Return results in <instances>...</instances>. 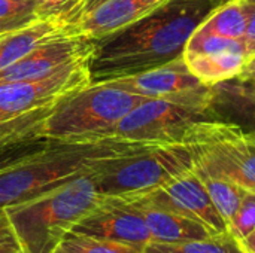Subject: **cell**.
<instances>
[{"instance_id": "cell-35", "label": "cell", "mask_w": 255, "mask_h": 253, "mask_svg": "<svg viewBox=\"0 0 255 253\" xmlns=\"http://www.w3.org/2000/svg\"><path fill=\"white\" fill-rule=\"evenodd\" d=\"M34 136V134H33ZM22 137H27V136H0V148L18 140V139H22Z\"/></svg>"}, {"instance_id": "cell-4", "label": "cell", "mask_w": 255, "mask_h": 253, "mask_svg": "<svg viewBox=\"0 0 255 253\" xmlns=\"http://www.w3.org/2000/svg\"><path fill=\"white\" fill-rule=\"evenodd\" d=\"M145 98L106 82L88 84L52 107L42 134L61 140L112 137L120 121Z\"/></svg>"}, {"instance_id": "cell-27", "label": "cell", "mask_w": 255, "mask_h": 253, "mask_svg": "<svg viewBox=\"0 0 255 253\" xmlns=\"http://www.w3.org/2000/svg\"><path fill=\"white\" fill-rule=\"evenodd\" d=\"M79 1L81 0H34L42 19L60 16L72 24H75Z\"/></svg>"}, {"instance_id": "cell-31", "label": "cell", "mask_w": 255, "mask_h": 253, "mask_svg": "<svg viewBox=\"0 0 255 253\" xmlns=\"http://www.w3.org/2000/svg\"><path fill=\"white\" fill-rule=\"evenodd\" d=\"M9 236H13V234H12V230H10L4 209H0V239L9 237Z\"/></svg>"}, {"instance_id": "cell-6", "label": "cell", "mask_w": 255, "mask_h": 253, "mask_svg": "<svg viewBox=\"0 0 255 253\" xmlns=\"http://www.w3.org/2000/svg\"><path fill=\"white\" fill-rule=\"evenodd\" d=\"M211 86L169 98H145L117 125L114 137L143 145H184L193 124L211 119Z\"/></svg>"}, {"instance_id": "cell-9", "label": "cell", "mask_w": 255, "mask_h": 253, "mask_svg": "<svg viewBox=\"0 0 255 253\" xmlns=\"http://www.w3.org/2000/svg\"><path fill=\"white\" fill-rule=\"evenodd\" d=\"M88 58L69 63L43 78L0 84V110L19 115L55 106L90 84Z\"/></svg>"}, {"instance_id": "cell-30", "label": "cell", "mask_w": 255, "mask_h": 253, "mask_svg": "<svg viewBox=\"0 0 255 253\" xmlns=\"http://www.w3.org/2000/svg\"><path fill=\"white\" fill-rule=\"evenodd\" d=\"M103 1H106V0H81V1H79V6H78V10H76V19H75V22H76L84 13H87V12H90L91 9L97 7V6L102 4Z\"/></svg>"}, {"instance_id": "cell-5", "label": "cell", "mask_w": 255, "mask_h": 253, "mask_svg": "<svg viewBox=\"0 0 255 253\" xmlns=\"http://www.w3.org/2000/svg\"><path fill=\"white\" fill-rule=\"evenodd\" d=\"M194 167L185 145H137L100 160L93 173L103 197H133L152 191Z\"/></svg>"}, {"instance_id": "cell-23", "label": "cell", "mask_w": 255, "mask_h": 253, "mask_svg": "<svg viewBox=\"0 0 255 253\" xmlns=\"http://www.w3.org/2000/svg\"><path fill=\"white\" fill-rule=\"evenodd\" d=\"M34 0H0V34L40 21Z\"/></svg>"}, {"instance_id": "cell-28", "label": "cell", "mask_w": 255, "mask_h": 253, "mask_svg": "<svg viewBox=\"0 0 255 253\" xmlns=\"http://www.w3.org/2000/svg\"><path fill=\"white\" fill-rule=\"evenodd\" d=\"M244 43L247 48V54L248 57H254L255 55V24H250L248 30L244 36Z\"/></svg>"}, {"instance_id": "cell-33", "label": "cell", "mask_w": 255, "mask_h": 253, "mask_svg": "<svg viewBox=\"0 0 255 253\" xmlns=\"http://www.w3.org/2000/svg\"><path fill=\"white\" fill-rule=\"evenodd\" d=\"M239 76H244V78L254 79L255 81V55L248 60V63H247V66H245V69H244L242 75H239Z\"/></svg>"}, {"instance_id": "cell-15", "label": "cell", "mask_w": 255, "mask_h": 253, "mask_svg": "<svg viewBox=\"0 0 255 253\" xmlns=\"http://www.w3.org/2000/svg\"><path fill=\"white\" fill-rule=\"evenodd\" d=\"M72 31H75L72 22L55 16L0 34V72L25 57L42 43Z\"/></svg>"}, {"instance_id": "cell-2", "label": "cell", "mask_w": 255, "mask_h": 253, "mask_svg": "<svg viewBox=\"0 0 255 253\" xmlns=\"http://www.w3.org/2000/svg\"><path fill=\"white\" fill-rule=\"evenodd\" d=\"M136 142L118 137L54 139L40 154L0 171V209L33 200L76 176L93 170L100 160L133 149Z\"/></svg>"}, {"instance_id": "cell-34", "label": "cell", "mask_w": 255, "mask_h": 253, "mask_svg": "<svg viewBox=\"0 0 255 253\" xmlns=\"http://www.w3.org/2000/svg\"><path fill=\"white\" fill-rule=\"evenodd\" d=\"M247 4V10H248V16H250V24H255V1L251 0H244Z\"/></svg>"}, {"instance_id": "cell-26", "label": "cell", "mask_w": 255, "mask_h": 253, "mask_svg": "<svg viewBox=\"0 0 255 253\" xmlns=\"http://www.w3.org/2000/svg\"><path fill=\"white\" fill-rule=\"evenodd\" d=\"M255 230V191H247L238 213L229 224V233L241 242Z\"/></svg>"}, {"instance_id": "cell-1", "label": "cell", "mask_w": 255, "mask_h": 253, "mask_svg": "<svg viewBox=\"0 0 255 253\" xmlns=\"http://www.w3.org/2000/svg\"><path fill=\"white\" fill-rule=\"evenodd\" d=\"M227 0H167L136 22L94 40L90 84L130 76L184 55L187 42Z\"/></svg>"}, {"instance_id": "cell-3", "label": "cell", "mask_w": 255, "mask_h": 253, "mask_svg": "<svg viewBox=\"0 0 255 253\" xmlns=\"http://www.w3.org/2000/svg\"><path fill=\"white\" fill-rule=\"evenodd\" d=\"M102 200L93 170L33 200L6 207L12 234L24 253H54L73 227Z\"/></svg>"}, {"instance_id": "cell-8", "label": "cell", "mask_w": 255, "mask_h": 253, "mask_svg": "<svg viewBox=\"0 0 255 253\" xmlns=\"http://www.w3.org/2000/svg\"><path fill=\"white\" fill-rule=\"evenodd\" d=\"M123 198L194 219L203 224L214 236L230 234L227 222L214 206L194 167L152 191Z\"/></svg>"}, {"instance_id": "cell-18", "label": "cell", "mask_w": 255, "mask_h": 253, "mask_svg": "<svg viewBox=\"0 0 255 253\" xmlns=\"http://www.w3.org/2000/svg\"><path fill=\"white\" fill-rule=\"evenodd\" d=\"M250 25V16L244 0H227L215 9L199 27L202 31L229 39H244Z\"/></svg>"}, {"instance_id": "cell-17", "label": "cell", "mask_w": 255, "mask_h": 253, "mask_svg": "<svg viewBox=\"0 0 255 253\" xmlns=\"http://www.w3.org/2000/svg\"><path fill=\"white\" fill-rule=\"evenodd\" d=\"M190 72L205 85H215L218 82L242 75L248 57L236 52L220 54H187L182 55Z\"/></svg>"}, {"instance_id": "cell-10", "label": "cell", "mask_w": 255, "mask_h": 253, "mask_svg": "<svg viewBox=\"0 0 255 253\" xmlns=\"http://www.w3.org/2000/svg\"><path fill=\"white\" fill-rule=\"evenodd\" d=\"M70 233L130 245L142 251L152 242L151 233L140 213L121 197L102 195L100 203L85 215Z\"/></svg>"}, {"instance_id": "cell-7", "label": "cell", "mask_w": 255, "mask_h": 253, "mask_svg": "<svg viewBox=\"0 0 255 253\" xmlns=\"http://www.w3.org/2000/svg\"><path fill=\"white\" fill-rule=\"evenodd\" d=\"M184 145L197 171L255 191V134L229 122L203 119L191 125Z\"/></svg>"}, {"instance_id": "cell-12", "label": "cell", "mask_w": 255, "mask_h": 253, "mask_svg": "<svg viewBox=\"0 0 255 253\" xmlns=\"http://www.w3.org/2000/svg\"><path fill=\"white\" fill-rule=\"evenodd\" d=\"M106 84L146 98H169L205 85L190 72L184 57L142 73L106 81Z\"/></svg>"}, {"instance_id": "cell-29", "label": "cell", "mask_w": 255, "mask_h": 253, "mask_svg": "<svg viewBox=\"0 0 255 253\" xmlns=\"http://www.w3.org/2000/svg\"><path fill=\"white\" fill-rule=\"evenodd\" d=\"M22 252L19 245L16 243L13 236L9 237H3L0 239V253H18Z\"/></svg>"}, {"instance_id": "cell-24", "label": "cell", "mask_w": 255, "mask_h": 253, "mask_svg": "<svg viewBox=\"0 0 255 253\" xmlns=\"http://www.w3.org/2000/svg\"><path fill=\"white\" fill-rule=\"evenodd\" d=\"M54 139L43 136V134H34L27 136L22 139H18L3 148H0V171L19 164L40 152H43Z\"/></svg>"}, {"instance_id": "cell-21", "label": "cell", "mask_w": 255, "mask_h": 253, "mask_svg": "<svg viewBox=\"0 0 255 253\" xmlns=\"http://www.w3.org/2000/svg\"><path fill=\"white\" fill-rule=\"evenodd\" d=\"M52 107H43L19 115L0 110V136L42 134V125Z\"/></svg>"}, {"instance_id": "cell-14", "label": "cell", "mask_w": 255, "mask_h": 253, "mask_svg": "<svg viewBox=\"0 0 255 253\" xmlns=\"http://www.w3.org/2000/svg\"><path fill=\"white\" fill-rule=\"evenodd\" d=\"M167 0H106L84 13L73 28L78 34L99 40L143 18Z\"/></svg>"}, {"instance_id": "cell-11", "label": "cell", "mask_w": 255, "mask_h": 253, "mask_svg": "<svg viewBox=\"0 0 255 253\" xmlns=\"http://www.w3.org/2000/svg\"><path fill=\"white\" fill-rule=\"evenodd\" d=\"M93 49L94 40L87 39L76 31L51 39L1 70L0 84L43 78L69 63L88 58Z\"/></svg>"}, {"instance_id": "cell-20", "label": "cell", "mask_w": 255, "mask_h": 253, "mask_svg": "<svg viewBox=\"0 0 255 253\" xmlns=\"http://www.w3.org/2000/svg\"><path fill=\"white\" fill-rule=\"evenodd\" d=\"M197 174L202 177L205 188H206L214 206L217 207L218 213L223 216V219L229 225L230 221L238 213L239 206L242 203V198L247 194V189L230 182V180H227V179L208 176V174H203L200 171H197Z\"/></svg>"}, {"instance_id": "cell-37", "label": "cell", "mask_w": 255, "mask_h": 253, "mask_svg": "<svg viewBox=\"0 0 255 253\" xmlns=\"http://www.w3.org/2000/svg\"><path fill=\"white\" fill-rule=\"evenodd\" d=\"M251 1H255V0H251Z\"/></svg>"}, {"instance_id": "cell-36", "label": "cell", "mask_w": 255, "mask_h": 253, "mask_svg": "<svg viewBox=\"0 0 255 253\" xmlns=\"http://www.w3.org/2000/svg\"><path fill=\"white\" fill-rule=\"evenodd\" d=\"M54 253H66V252H64V251H61V249L58 248V249H57V251H55V252H54Z\"/></svg>"}, {"instance_id": "cell-13", "label": "cell", "mask_w": 255, "mask_h": 253, "mask_svg": "<svg viewBox=\"0 0 255 253\" xmlns=\"http://www.w3.org/2000/svg\"><path fill=\"white\" fill-rule=\"evenodd\" d=\"M208 110L211 119L255 134V81L236 76L212 85Z\"/></svg>"}, {"instance_id": "cell-16", "label": "cell", "mask_w": 255, "mask_h": 253, "mask_svg": "<svg viewBox=\"0 0 255 253\" xmlns=\"http://www.w3.org/2000/svg\"><path fill=\"white\" fill-rule=\"evenodd\" d=\"M123 198V197H121ZM128 201L143 218L152 242L160 243H178V242H188V240H200L214 237V234L200 222L190 219L187 216L160 210L151 206L139 204L134 201Z\"/></svg>"}, {"instance_id": "cell-25", "label": "cell", "mask_w": 255, "mask_h": 253, "mask_svg": "<svg viewBox=\"0 0 255 253\" xmlns=\"http://www.w3.org/2000/svg\"><path fill=\"white\" fill-rule=\"evenodd\" d=\"M66 253H143L142 249L108 240H99L79 234H67L58 246Z\"/></svg>"}, {"instance_id": "cell-19", "label": "cell", "mask_w": 255, "mask_h": 253, "mask_svg": "<svg viewBox=\"0 0 255 253\" xmlns=\"http://www.w3.org/2000/svg\"><path fill=\"white\" fill-rule=\"evenodd\" d=\"M143 253H245V251L232 234H224L178 243L149 242Z\"/></svg>"}, {"instance_id": "cell-32", "label": "cell", "mask_w": 255, "mask_h": 253, "mask_svg": "<svg viewBox=\"0 0 255 253\" xmlns=\"http://www.w3.org/2000/svg\"><path fill=\"white\" fill-rule=\"evenodd\" d=\"M239 243L245 253H255V230L253 233H250L245 239H242Z\"/></svg>"}, {"instance_id": "cell-22", "label": "cell", "mask_w": 255, "mask_h": 253, "mask_svg": "<svg viewBox=\"0 0 255 253\" xmlns=\"http://www.w3.org/2000/svg\"><path fill=\"white\" fill-rule=\"evenodd\" d=\"M220 52H236V54H247V48L244 43V39H229L218 34L206 33L197 28L190 40L187 42V46L184 49V55L187 54H220ZM250 58V57H248Z\"/></svg>"}]
</instances>
